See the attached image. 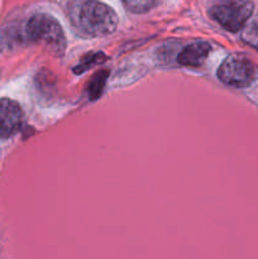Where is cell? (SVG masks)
Masks as SVG:
<instances>
[{
  "instance_id": "8992f818",
  "label": "cell",
  "mask_w": 258,
  "mask_h": 259,
  "mask_svg": "<svg viewBox=\"0 0 258 259\" xmlns=\"http://www.w3.org/2000/svg\"><path fill=\"white\" fill-rule=\"evenodd\" d=\"M210 51H211V46L207 42H204V40L190 43V45L185 46L181 52L179 53L177 62L182 66L197 67V66L202 65L205 62Z\"/></svg>"
},
{
  "instance_id": "7a4b0ae2",
  "label": "cell",
  "mask_w": 258,
  "mask_h": 259,
  "mask_svg": "<svg viewBox=\"0 0 258 259\" xmlns=\"http://www.w3.org/2000/svg\"><path fill=\"white\" fill-rule=\"evenodd\" d=\"M25 37L28 40L42 43L55 55H62L66 50V37L62 25L46 13H37L29 18L25 25Z\"/></svg>"
},
{
  "instance_id": "9c48e42d",
  "label": "cell",
  "mask_w": 258,
  "mask_h": 259,
  "mask_svg": "<svg viewBox=\"0 0 258 259\" xmlns=\"http://www.w3.org/2000/svg\"><path fill=\"white\" fill-rule=\"evenodd\" d=\"M100 57H103V55H101V53H94V55H90L88 57V60L82 61V62H81V66H80V67L76 68L75 72L76 73H82L83 71L88 70V67H91V66L95 65V63L101 62Z\"/></svg>"
},
{
  "instance_id": "3957f363",
  "label": "cell",
  "mask_w": 258,
  "mask_h": 259,
  "mask_svg": "<svg viewBox=\"0 0 258 259\" xmlns=\"http://www.w3.org/2000/svg\"><path fill=\"white\" fill-rule=\"evenodd\" d=\"M254 4L252 2H223L210 9V15L229 32L243 29L252 18Z\"/></svg>"
},
{
  "instance_id": "5b68a950",
  "label": "cell",
  "mask_w": 258,
  "mask_h": 259,
  "mask_svg": "<svg viewBox=\"0 0 258 259\" xmlns=\"http://www.w3.org/2000/svg\"><path fill=\"white\" fill-rule=\"evenodd\" d=\"M23 111L19 104L10 99H0V138H9L20 129Z\"/></svg>"
},
{
  "instance_id": "277c9868",
  "label": "cell",
  "mask_w": 258,
  "mask_h": 259,
  "mask_svg": "<svg viewBox=\"0 0 258 259\" xmlns=\"http://www.w3.org/2000/svg\"><path fill=\"white\" fill-rule=\"evenodd\" d=\"M218 77L225 85L233 88H247L254 81L255 67L243 55H230L218 70Z\"/></svg>"
},
{
  "instance_id": "52a82bcc",
  "label": "cell",
  "mask_w": 258,
  "mask_h": 259,
  "mask_svg": "<svg viewBox=\"0 0 258 259\" xmlns=\"http://www.w3.org/2000/svg\"><path fill=\"white\" fill-rule=\"evenodd\" d=\"M242 39L250 47L258 50V13L248 20L242 29Z\"/></svg>"
},
{
  "instance_id": "6da1fadb",
  "label": "cell",
  "mask_w": 258,
  "mask_h": 259,
  "mask_svg": "<svg viewBox=\"0 0 258 259\" xmlns=\"http://www.w3.org/2000/svg\"><path fill=\"white\" fill-rule=\"evenodd\" d=\"M70 18L76 29L89 37L108 35L116 29L119 18L109 5L100 2H75L70 4Z\"/></svg>"
},
{
  "instance_id": "ba28073f",
  "label": "cell",
  "mask_w": 258,
  "mask_h": 259,
  "mask_svg": "<svg viewBox=\"0 0 258 259\" xmlns=\"http://www.w3.org/2000/svg\"><path fill=\"white\" fill-rule=\"evenodd\" d=\"M158 5V3L153 2V0H141V2H125L124 3V7L128 10H131L132 13H146L148 10H151L152 8Z\"/></svg>"
}]
</instances>
